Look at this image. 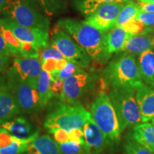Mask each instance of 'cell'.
<instances>
[{
  "instance_id": "1",
  "label": "cell",
  "mask_w": 154,
  "mask_h": 154,
  "mask_svg": "<svg viewBox=\"0 0 154 154\" xmlns=\"http://www.w3.org/2000/svg\"><path fill=\"white\" fill-rule=\"evenodd\" d=\"M59 28L66 32L86 51L91 59L106 62L111 57L107 51L106 34L86 21L61 18L57 22Z\"/></svg>"
},
{
  "instance_id": "2",
  "label": "cell",
  "mask_w": 154,
  "mask_h": 154,
  "mask_svg": "<svg viewBox=\"0 0 154 154\" xmlns=\"http://www.w3.org/2000/svg\"><path fill=\"white\" fill-rule=\"evenodd\" d=\"M106 83L110 87L136 91L144 83L134 55L125 54L111 61L103 69Z\"/></svg>"
},
{
  "instance_id": "3",
  "label": "cell",
  "mask_w": 154,
  "mask_h": 154,
  "mask_svg": "<svg viewBox=\"0 0 154 154\" xmlns=\"http://www.w3.org/2000/svg\"><path fill=\"white\" fill-rule=\"evenodd\" d=\"M2 15L25 27L49 31V18L44 16L32 0H7Z\"/></svg>"
},
{
  "instance_id": "4",
  "label": "cell",
  "mask_w": 154,
  "mask_h": 154,
  "mask_svg": "<svg viewBox=\"0 0 154 154\" xmlns=\"http://www.w3.org/2000/svg\"><path fill=\"white\" fill-rule=\"evenodd\" d=\"M91 118V113L82 104H63L47 116L44 125L51 134L58 129L70 132L83 128L86 121Z\"/></svg>"
},
{
  "instance_id": "5",
  "label": "cell",
  "mask_w": 154,
  "mask_h": 154,
  "mask_svg": "<svg viewBox=\"0 0 154 154\" xmlns=\"http://www.w3.org/2000/svg\"><path fill=\"white\" fill-rule=\"evenodd\" d=\"M91 116L108 140H119L121 134L118 117L110 98L101 92L92 102Z\"/></svg>"
},
{
  "instance_id": "6",
  "label": "cell",
  "mask_w": 154,
  "mask_h": 154,
  "mask_svg": "<svg viewBox=\"0 0 154 154\" xmlns=\"http://www.w3.org/2000/svg\"><path fill=\"white\" fill-rule=\"evenodd\" d=\"M111 103L118 117L121 130L141 124V114L136 98V91L113 88L109 93Z\"/></svg>"
},
{
  "instance_id": "7",
  "label": "cell",
  "mask_w": 154,
  "mask_h": 154,
  "mask_svg": "<svg viewBox=\"0 0 154 154\" xmlns=\"http://www.w3.org/2000/svg\"><path fill=\"white\" fill-rule=\"evenodd\" d=\"M6 84L22 111L33 112L41 107L37 82L24 79L9 68Z\"/></svg>"
},
{
  "instance_id": "8",
  "label": "cell",
  "mask_w": 154,
  "mask_h": 154,
  "mask_svg": "<svg viewBox=\"0 0 154 154\" xmlns=\"http://www.w3.org/2000/svg\"><path fill=\"white\" fill-rule=\"evenodd\" d=\"M51 44L60 51L65 59L79 68H85L90 64L91 58L74 39L61 28L54 30Z\"/></svg>"
},
{
  "instance_id": "9",
  "label": "cell",
  "mask_w": 154,
  "mask_h": 154,
  "mask_svg": "<svg viewBox=\"0 0 154 154\" xmlns=\"http://www.w3.org/2000/svg\"><path fill=\"white\" fill-rule=\"evenodd\" d=\"M91 84V76L79 68L74 75L63 81L60 100L66 104H81L80 99L89 90Z\"/></svg>"
},
{
  "instance_id": "10",
  "label": "cell",
  "mask_w": 154,
  "mask_h": 154,
  "mask_svg": "<svg viewBox=\"0 0 154 154\" xmlns=\"http://www.w3.org/2000/svg\"><path fill=\"white\" fill-rule=\"evenodd\" d=\"M124 4L111 2L98 7L86 17V22L103 32L110 31L116 26L119 13Z\"/></svg>"
},
{
  "instance_id": "11",
  "label": "cell",
  "mask_w": 154,
  "mask_h": 154,
  "mask_svg": "<svg viewBox=\"0 0 154 154\" xmlns=\"http://www.w3.org/2000/svg\"><path fill=\"white\" fill-rule=\"evenodd\" d=\"M3 22L19 41L44 49L48 45L49 32L22 26L13 21L2 18Z\"/></svg>"
},
{
  "instance_id": "12",
  "label": "cell",
  "mask_w": 154,
  "mask_h": 154,
  "mask_svg": "<svg viewBox=\"0 0 154 154\" xmlns=\"http://www.w3.org/2000/svg\"><path fill=\"white\" fill-rule=\"evenodd\" d=\"M82 129L85 141L84 154L101 153L108 143V140L92 118L86 121Z\"/></svg>"
},
{
  "instance_id": "13",
  "label": "cell",
  "mask_w": 154,
  "mask_h": 154,
  "mask_svg": "<svg viewBox=\"0 0 154 154\" xmlns=\"http://www.w3.org/2000/svg\"><path fill=\"white\" fill-rule=\"evenodd\" d=\"M10 69L24 79L37 82L42 70V61L39 58L16 57Z\"/></svg>"
},
{
  "instance_id": "14",
  "label": "cell",
  "mask_w": 154,
  "mask_h": 154,
  "mask_svg": "<svg viewBox=\"0 0 154 154\" xmlns=\"http://www.w3.org/2000/svg\"><path fill=\"white\" fill-rule=\"evenodd\" d=\"M0 127L20 139H34L39 133L34 131L29 121L22 116L0 123Z\"/></svg>"
},
{
  "instance_id": "15",
  "label": "cell",
  "mask_w": 154,
  "mask_h": 154,
  "mask_svg": "<svg viewBox=\"0 0 154 154\" xmlns=\"http://www.w3.org/2000/svg\"><path fill=\"white\" fill-rule=\"evenodd\" d=\"M136 98L141 114L142 122L151 121L154 118V88L144 84L136 91Z\"/></svg>"
},
{
  "instance_id": "16",
  "label": "cell",
  "mask_w": 154,
  "mask_h": 154,
  "mask_svg": "<svg viewBox=\"0 0 154 154\" xmlns=\"http://www.w3.org/2000/svg\"><path fill=\"white\" fill-rule=\"evenodd\" d=\"M154 32L153 27H148L143 32L134 34L128 38L122 51L131 55L141 54L152 47V36Z\"/></svg>"
},
{
  "instance_id": "17",
  "label": "cell",
  "mask_w": 154,
  "mask_h": 154,
  "mask_svg": "<svg viewBox=\"0 0 154 154\" xmlns=\"http://www.w3.org/2000/svg\"><path fill=\"white\" fill-rule=\"evenodd\" d=\"M20 111L14 96L4 82L0 85V123L10 120Z\"/></svg>"
},
{
  "instance_id": "18",
  "label": "cell",
  "mask_w": 154,
  "mask_h": 154,
  "mask_svg": "<svg viewBox=\"0 0 154 154\" xmlns=\"http://www.w3.org/2000/svg\"><path fill=\"white\" fill-rule=\"evenodd\" d=\"M133 34L121 26H114L106 34L107 51L109 54L122 51L126 42Z\"/></svg>"
},
{
  "instance_id": "19",
  "label": "cell",
  "mask_w": 154,
  "mask_h": 154,
  "mask_svg": "<svg viewBox=\"0 0 154 154\" xmlns=\"http://www.w3.org/2000/svg\"><path fill=\"white\" fill-rule=\"evenodd\" d=\"M27 154H61L57 142L47 135L37 136L29 144Z\"/></svg>"
},
{
  "instance_id": "20",
  "label": "cell",
  "mask_w": 154,
  "mask_h": 154,
  "mask_svg": "<svg viewBox=\"0 0 154 154\" xmlns=\"http://www.w3.org/2000/svg\"><path fill=\"white\" fill-rule=\"evenodd\" d=\"M138 65L144 84L154 88V51L151 49L140 54Z\"/></svg>"
},
{
  "instance_id": "21",
  "label": "cell",
  "mask_w": 154,
  "mask_h": 154,
  "mask_svg": "<svg viewBox=\"0 0 154 154\" xmlns=\"http://www.w3.org/2000/svg\"><path fill=\"white\" fill-rule=\"evenodd\" d=\"M38 9L48 18L66 12L69 0H32Z\"/></svg>"
},
{
  "instance_id": "22",
  "label": "cell",
  "mask_w": 154,
  "mask_h": 154,
  "mask_svg": "<svg viewBox=\"0 0 154 154\" xmlns=\"http://www.w3.org/2000/svg\"><path fill=\"white\" fill-rule=\"evenodd\" d=\"M142 145H154V124L143 123L133 127L130 136Z\"/></svg>"
},
{
  "instance_id": "23",
  "label": "cell",
  "mask_w": 154,
  "mask_h": 154,
  "mask_svg": "<svg viewBox=\"0 0 154 154\" xmlns=\"http://www.w3.org/2000/svg\"><path fill=\"white\" fill-rule=\"evenodd\" d=\"M51 80V73L42 69L37 81V89L41 107L45 106L51 98L54 97L50 88Z\"/></svg>"
},
{
  "instance_id": "24",
  "label": "cell",
  "mask_w": 154,
  "mask_h": 154,
  "mask_svg": "<svg viewBox=\"0 0 154 154\" xmlns=\"http://www.w3.org/2000/svg\"><path fill=\"white\" fill-rule=\"evenodd\" d=\"M0 32L8 45L11 54L16 56L17 57H22L23 42L17 39L10 29L5 24L2 18L0 19Z\"/></svg>"
},
{
  "instance_id": "25",
  "label": "cell",
  "mask_w": 154,
  "mask_h": 154,
  "mask_svg": "<svg viewBox=\"0 0 154 154\" xmlns=\"http://www.w3.org/2000/svg\"><path fill=\"white\" fill-rule=\"evenodd\" d=\"M128 0H74L77 10L83 15L88 16L93 13L98 7L104 4L111 2H119L126 4Z\"/></svg>"
},
{
  "instance_id": "26",
  "label": "cell",
  "mask_w": 154,
  "mask_h": 154,
  "mask_svg": "<svg viewBox=\"0 0 154 154\" xmlns=\"http://www.w3.org/2000/svg\"><path fill=\"white\" fill-rule=\"evenodd\" d=\"M138 11H139V8L137 4L133 1H128L126 3V5H124L119 13L116 23V26L123 27L125 25L135 20Z\"/></svg>"
},
{
  "instance_id": "27",
  "label": "cell",
  "mask_w": 154,
  "mask_h": 154,
  "mask_svg": "<svg viewBox=\"0 0 154 154\" xmlns=\"http://www.w3.org/2000/svg\"><path fill=\"white\" fill-rule=\"evenodd\" d=\"M34 139H20L17 137L13 138L12 142L7 147L0 149L1 154H22L27 151L29 144Z\"/></svg>"
},
{
  "instance_id": "28",
  "label": "cell",
  "mask_w": 154,
  "mask_h": 154,
  "mask_svg": "<svg viewBox=\"0 0 154 154\" xmlns=\"http://www.w3.org/2000/svg\"><path fill=\"white\" fill-rule=\"evenodd\" d=\"M61 154H84V143L79 141H69L58 143Z\"/></svg>"
},
{
  "instance_id": "29",
  "label": "cell",
  "mask_w": 154,
  "mask_h": 154,
  "mask_svg": "<svg viewBox=\"0 0 154 154\" xmlns=\"http://www.w3.org/2000/svg\"><path fill=\"white\" fill-rule=\"evenodd\" d=\"M124 149L126 154H152L147 148L131 137L128 138Z\"/></svg>"
},
{
  "instance_id": "30",
  "label": "cell",
  "mask_w": 154,
  "mask_h": 154,
  "mask_svg": "<svg viewBox=\"0 0 154 154\" xmlns=\"http://www.w3.org/2000/svg\"><path fill=\"white\" fill-rule=\"evenodd\" d=\"M49 59H55L57 61H61L64 59L60 51L51 43L48 44L47 47L44 48L43 51L40 54V60L42 62Z\"/></svg>"
},
{
  "instance_id": "31",
  "label": "cell",
  "mask_w": 154,
  "mask_h": 154,
  "mask_svg": "<svg viewBox=\"0 0 154 154\" xmlns=\"http://www.w3.org/2000/svg\"><path fill=\"white\" fill-rule=\"evenodd\" d=\"M79 69V67L76 66L74 63L68 61L66 66L63 69L60 71H54V72H51V76L64 81L67 78L74 75Z\"/></svg>"
},
{
  "instance_id": "32",
  "label": "cell",
  "mask_w": 154,
  "mask_h": 154,
  "mask_svg": "<svg viewBox=\"0 0 154 154\" xmlns=\"http://www.w3.org/2000/svg\"><path fill=\"white\" fill-rule=\"evenodd\" d=\"M123 28H124L127 32L134 35V34H140L142 33V32H143L147 27H146L145 25L142 24V23L138 22V21L134 20L130 23H128V24L123 26Z\"/></svg>"
},
{
  "instance_id": "33",
  "label": "cell",
  "mask_w": 154,
  "mask_h": 154,
  "mask_svg": "<svg viewBox=\"0 0 154 154\" xmlns=\"http://www.w3.org/2000/svg\"><path fill=\"white\" fill-rule=\"evenodd\" d=\"M135 20L138 21V22L145 25L146 26L152 27L154 26V14L153 13L143 11L139 9V11H138Z\"/></svg>"
},
{
  "instance_id": "34",
  "label": "cell",
  "mask_w": 154,
  "mask_h": 154,
  "mask_svg": "<svg viewBox=\"0 0 154 154\" xmlns=\"http://www.w3.org/2000/svg\"><path fill=\"white\" fill-rule=\"evenodd\" d=\"M63 81L51 76V84H50V88L54 96H57L60 99L61 94L63 91Z\"/></svg>"
},
{
  "instance_id": "35",
  "label": "cell",
  "mask_w": 154,
  "mask_h": 154,
  "mask_svg": "<svg viewBox=\"0 0 154 154\" xmlns=\"http://www.w3.org/2000/svg\"><path fill=\"white\" fill-rule=\"evenodd\" d=\"M52 134H54L55 141L57 143H63L65 142L69 141V133L66 131L62 129H58L54 131Z\"/></svg>"
},
{
  "instance_id": "36",
  "label": "cell",
  "mask_w": 154,
  "mask_h": 154,
  "mask_svg": "<svg viewBox=\"0 0 154 154\" xmlns=\"http://www.w3.org/2000/svg\"><path fill=\"white\" fill-rule=\"evenodd\" d=\"M58 61H57L55 59H47V60L42 62V69L50 73L54 72V71H57L58 66Z\"/></svg>"
},
{
  "instance_id": "37",
  "label": "cell",
  "mask_w": 154,
  "mask_h": 154,
  "mask_svg": "<svg viewBox=\"0 0 154 154\" xmlns=\"http://www.w3.org/2000/svg\"><path fill=\"white\" fill-rule=\"evenodd\" d=\"M0 54L8 56V57L11 55L8 45H7V42H6L5 38H4L1 32H0Z\"/></svg>"
},
{
  "instance_id": "38",
  "label": "cell",
  "mask_w": 154,
  "mask_h": 154,
  "mask_svg": "<svg viewBox=\"0 0 154 154\" xmlns=\"http://www.w3.org/2000/svg\"><path fill=\"white\" fill-rule=\"evenodd\" d=\"M9 63V57L0 54V72H2L7 69Z\"/></svg>"
},
{
  "instance_id": "39",
  "label": "cell",
  "mask_w": 154,
  "mask_h": 154,
  "mask_svg": "<svg viewBox=\"0 0 154 154\" xmlns=\"http://www.w3.org/2000/svg\"><path fill=\"white\" fill-rule=\"evenodd\" d=\"M138 6L140 10L154 14V4H147L140 2V3L138 4Z\"/></svg>"
},
{
  "instance_id": "40",
  "label": "cell",
  "mask_w": 154,
  "mask_h": 154,
  "mask_svg": "<svg viewBox=\"0 0 154 154\" xmlns=\"http://www.w3.org/2000/svg\"><path fill=\"white\" fill-rule=\"evenodd\" d=\"M7 0H0V15L2 14V11L4 6L7 2Z\"/></svg>"
},
{
  "instance_id": "41",
  "label": "cell",
  "mask_w": 154,
  "mask_h": 154,
  "mask_svg": "<svg viewBox=\"0 0 154 154\" xmlns=\"http://www.w3.org/2000/svg\"><path fill=\"white\" fill-rule=\"evenodd\" d=\"M144 146L147 148L152 154H154V145H145Z\"/></svg>"
},
{
  "instance_id": "42",
  "label": "cell",
  "mask_w": 154,
  "mask_h": 154,
  "mask_svg": "<svg viewBox=\"0 0 154 154\" xmlns=\"http://www.w3.org/2000/svg\"><path fill=\"white\" fill-rule=\"evenodd\" d=\"M140 2L147 3V4H154V0H138Z\"/></svg>"
},
{
  "instance_id": "43",
  "label": "cell",
  "mask_w": 154,
  "mask_h": 154,
  "mask_svg": "<svg viewBox=\"0 0 154 154\" xmlns=\"http://www.w3.org/2000/svg\"><path fill=\"white\" fill-rule=\"evenodd\" d=\"M151 44H152V47L154 48V32H153V36H152V42H151Z\"/></svg>"
},
{
  "instance_id": "44",
  "label": "cell",
  "mask_w": 154,
  "mask_h": 154,
  "mask_svg": "<svg viewBox=\"0 0 154 154\" xmlns=\"http://www.w3.org/2000/svg\"><path fill=\"white\" fill-rule=\"evenodd\" d=\"M3 82H4V81L2 79V77L1 75H0V85H1Z\"/></svg>"
},
{
  "instance_id": "45",
  "label": "cell",
  "mask_w": 154,
  "mask_h": 154,
  "mask_svg": "<svg viewBox=\"0 0 154 154\" xmlns=\"http://www.w3.org/2000/svg\"><path fill=\"white\" fill-rule=\"evenodd\" d=\"M151 122H152V123H153V124H154V118H153V119H152V120H151Z\"/></svg>"
},
{
  "instance_id": "46",
  "label": "cell",
  "mask_w": 154,
  "mask_h": 154,
  "mask_svg": "<svg viewBox=\"0 0 154 154\" xmlns=\"http://www.w3.org/2000/svg\"><path fill=\"white\" fill-rule=\"evenodd\" d=\"M0 154H1V153H0Z\"/></svg>"
}]
</instances>
